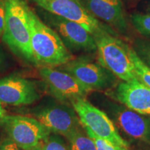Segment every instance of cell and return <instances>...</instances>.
Here are the masks:
<instances>
[{
  "mask_svg": "<svg viewBox=\"0 0 150 150\" xmlns=\"http://www.w3.org/2000/svg\"><path fill=\"white\" fill-rule=\"evenodd\" d=\"M35 118L51 133L65 138L79 129V119L72 110L66 108H45L35 114Z\"/></svg>",
  "mask_w": 150,
  "mask_h": 150,
  "instance_id": "obj_12",
  "label": "cell"
},
{
  "mask_svg": "<svg viewBox=\"0 0 150 150\" xmlns=\"http://www.w3.org/2000/svg\"><path fill=\"white\" fill-rule=\"evenodd\" d=\"M129 54L138 79L142 83L150 88V67L140 59L134 49L130 47H129Z\"/></svg>",
  "mask_w": 150,
  "mask_h": 150,
  "instance_id": "obj_15",
  "label": "cell"
},
{
  "mask_svg": "<svg viewBox=\"0 0 150 150\" xmlns=\"http://www.w3.org/2000/svg\"><path fill=\"white\" fill-rule=\"evenodd\" d=\"M70 150H97L93 140L79 130H76L66 137Z\"/></svg>",
  "mask_w": 150,
  "mask_h": 150,
  "instance_id": "obj_16",
  "label": "cell"
},
{
  "mask_svg": "<svg viewBox=\"0 0 150 150\" xmlns=\"http://www.w3.org/2000/svg\"><path fill=\"white\" fill-rule=\"evenodd\" d=\"M130 109L120 108L116 112L118 125L127 135L144 141L150 140V121Z\"/></svg>",
  "mask_w": 150,
  "mask_h": 150,
  "instance_id": "obj_14",
  "label": "cell"
},
{
  "mask_svg": "<svg viewBox=\"0 0 150 150\" xmlns=\"http://www.w3.org/2000/svg\"><path fill=\"white\" fill-rule=\"evenodd\" d=\"M41 150H70L59 137L50 135L40 146Z\"/></svg>",
  "mask_w": 150,
  "mask_h": 150,
  "instance_id": "obj_19",
  "label": "cell"
},
{
  "mask_svg": "<svg viewBox=\"0 0 150 150\" xmlns=\"http://www.w3.org/2000/svg\"><path fill=\"white\" fill-rule=\"evenodd\" d=\"M62 68L91 91L106 88L113 81L112 73L107 69L84 58L71 60Z\"/></svg>",
  "mask_w": 150,
  "mask_h": 150,
  "instance_id": "obj_8",
  "label": "cell"
},
{
  "mask_svg": "<svg viewBox=\"0 0 150 150\" xmlns=\"http://www.w3.org/2000/svg\"><path fill=\"white\" fill-rule=\"evenodd\" d=\"M47 16L53 29L59 34L66 47L77 51L97 50L93 35L79 24L52 13Z\"/></svg>",
  "mask_w": 150,
  "mask_h": 150,
  "instance_id": "obj_9",
  "label": "cell"
},
{
  "mask_svg": "<svg viewBox=\"0 0 150 150\" xmlns=\"http://www.w3.org/2000/svg\"><path fill=\"white\" fill-rule=\"evenodd\" d=\"M6 6L4 0H0V38H2L5 28Z\"/></svg>",
  "mask_w": 150,
  "mask_h": 150,
  "instance_id": "obj_21",
  "label": "cell"
},
{
  "mask_svg": "<svg viewBox=\"0 0 150 150\" xmlns=\"http://www.w3.org/2000/svg\"><path fill=\"white\" fill-rule=\"evenodd\" d=\"M140 150H145V149H140Z\"/></svg>",
  "mask_w": 150,
  "mask_h": 150,
  "instance_id": "obj_27",
  "label": "cell"
},
{
  "mask_svg": "<svg viewBox=\"0 0 150 150\" xmlns=\"http://www.w3.org/2000/svg\"><path fill=\"white\" fill-rule=\"evenodd\" d=\"M35 5L50 13L56 15L81 25L92 35L104 31L113 32L87 11L79 0H31Z\"/></svg>",
  "mask_w": 150,
  "mask_h": 150,
  "instance_id": "obj_5",
  "label": "cell"
},
{
  "mask_svg": "<svg viewBox=\"0 0 150 150\" xmlns=\"http://www.w3.org/2000/svg\"><path fill=\"white\" fill-rule=\"evenodd\" d=\"M85 129L88 136L93 140L97 150H129V148L116 145L107 140L99 138L94 134L93 132H92L88 129L85 128Z\"/></svg>",
  "mask_w": 150,
  "mask_h": 150,
  "instance_id": "obj_18",
  "label": "cell"
},
{
  "mask_svg": "<svg viewBox=\"0 0 150 150\" xmlns=\"http://www.w3.org/2000/svg\"><path fill=\"white\" fill-rule=\"evenodd\" d=\"M33 150H41V148H40V147H38V148H36V149H33Z\"/></svg>",
  "mask_w": 150,
  "mask_h": 150,
  "instance_id": "obj_24",
  "label": "cell"
},
{
  "mask_svg": "<svg viewBox=\"0 0 150 150\" xmlns=\"http://www.w3.org/2000/svg\"><path fill=\"white\" fill-rule=\"evenodd\" d=\"M29 20L32 64L54 67L62 66L73 59L59 34L43 23L31 9Z\"/></svg>",
  "mask_w": 150,
  "mask_h": 150,
  "instance_id": "obj_1",
  "label": "cell"
},
{
  "mask_svg": "<svg viewBox=\"0 0 150 150\" xmlns=\"http://www.w3.org/2000/svg\"><path fill=\"white\" fill-rule=\"evenodd\" d=\"M95 18L100 19L110 27L126 33L127 24L120 0H79Z\"/></svg>",
  "mask_w": 150,
  "mask_h": 150,
  "instance_id": "obj_13",
  "label": "cell"
},
{
  "mask_svg": "<svg viewBox=\"0 0 150 150\" xmlns=\"http://www.w3.org/2000/svg\"><path fill=\"white\" fill-rule=\"evenodd\" d=\"M77 113L82 125L99 138L107 140L116 145L129 148V145L120 135L108 115L91 104L86 99H79L71 102Z\"/></svg>",
  "mask_w": 150,
  "mask_h": 150,
  "instance_id": "obj_6",
  "label": "cell"
},
{
  "mask_svg": "<svg viewBox=\"0 0 150 150\" xmlns=\"http://www.w3.org/2000/svg\"><path fill=\"white\" fill-rule=\"evenodd\" d=\"M39 74L52 95L59 100L70 103L86 99L92 91L72 75L51 67H40Z\"/></svg>",
  "mask_w": 150,
  "mask_h": 150,
  "instance_id": "obj_7",
  "label": "cell"
},
{
  "mask_svg": "<svg viewBox=\"0 0 150 150\" xmlns=\"http://www.w3.org/2000/svg\"><path fill=\"white\" fill-rule=\"evenodd\" d=\"M136 54L148 67H150V42L147 41L138 40L136 43Z\"/></svg>",
  "mask_w": 150,
  "mask_h": 150,
  "instance_id": "obj_20",
  "label": "cell"
},
{
  "mask_svg": "<svg viewBox=\"0 0 150 150\" xmlns=\"http://www.w3.org/2000/svg\"><path fill=\"white\" fill-rule=\"evenodd\" d=\"M40 97L33 81L18 76L0 79V102L11 106L29 105Z\"/></svg>",
  "mask_w": 150,
  "mask_h": 150,
  "instance_id": "obj_10",
  "label": "cell"
},
{
  "mask_svg": "<svg viewBox=\"0 0 150 150\" xmlns=\"http://www.w3.org/2000/svg\"><path fill=\"white\" fill-rule=\"evenodd\" d=\"M110 95L129 109L150 117V88L138 79L122 82Z\"/></svg>",
  "mask_w": 150,
  "mask_h": 150,
  "instance_id": "obj_11",
  "label": "cell"
},
{
  "mask_svg": "<svg viewBox=\"0 0 150 150\" xmlns=\"http://www.w3.org/2000/svg\"><path fill=\"white\" fill-rule=\"evenodd\" d=\"M6 115V110L3 108L2 104L0 102V125H1V122H2L4 117Z\"/></svg>",
  "mask_w": 150,
  "mask_h": 150,
  "instance_id": "obj_23",
  "label": "cell"
},
{
  "mask_svg": "<svg viewBox=\"0 0 150 150\" xmlns=\"http://www.w3.org/2000/svg\"><path fill=\"white\" fill-rule=\"evenodd\" d=\"M1 125L8 138L22 150L40 147L51 134L36 118L24 115H6Z\"/></svg>",
  "mask_w": 150,
  "mask_h": 150,
  "instance_id": "obj_4",
  "label": "cell"
},
{
  "mask_svg": "<svg viewBox=\"0 0 150 150\" xmlns=\"http://www.w3.org/2000/svg\"><path fill=\"white\" fill-rule=\"evenodd\" d=\"M93 37L99 64L123 81L138 79L127 44L116 38L113 32L109 31L99 33Z\"/></svg>",
  "mask_w": 150,
  "mask_h": 150,
  "instance_id": "obj_3",
  "label": "cell"
},
{
  "mask_svg": "<svg viewBox=\"0 0 150 150\" xmlns=\"http://www.w3.org/2000/svg\"><path fill=\"white\" fill-rule=\"evenodd\" d=\"M130 1H138V0H129Z\"/></svg>",
  "mask_w": 150,
  "mask_h": 150,
  "instance_id": "obj_25",
  "label": "cell"
},
{
  "mask_svg": "<svg viewBox=\"0 0 150 150\" xmlns=\"http://www.w3.org/2000/svg\"><path fill=\"white\" fill-rule=\"evenodd\" d=\"M131 22L140 34L150 38V14H133Z\"/></svg>",
  "mask_w": 150,
  "mask_h": 150,
  "instance_id": "obj_17",
  "label": "cell"
},
{
  "mask_svg": "<svg viewBox=\"0 0 150 150\" xmlns=\"http://www.w3.org/2000/svg\"><path fill=\"white\" fill-rule=\"evenodd\" d=\"M0 150H22L10 138H5L0 142Z\"/></svg>",
  "mask_w": 150,
  "mask_h": 150,
  "instance_id": "obj_22",
  "label": "cell"
},
{
  "mask_svg": "<svg viewBox=\"0 0 150 150\" xmlns=\"http://www.w3.org/2000/svg\"><path fill=\"white\" fill-rule=\"evenodd\" d=\"M0 63H1V57H0Z\"/></svg>",
  "mask_w": 150,
  "mask_h": 150,
  "instance_id": "obj_26",
  "label": "cell"
},
{
  "mask_svg": "<svg viewBox=\"0 0 150 150\" xmlns=\"http://www.w3.org/2000/svg\"><path fill=\"white\" fill-rule=\"evenodd\" d=\"M6 22L2 40L11 51L32 63L29 6L25 0H4Z\"/></svg>",
  "mask_w": 150,
  "mask_h": 150,
  "instance_id": "obj_2",
  "label": "cell"
}]
</instances>
